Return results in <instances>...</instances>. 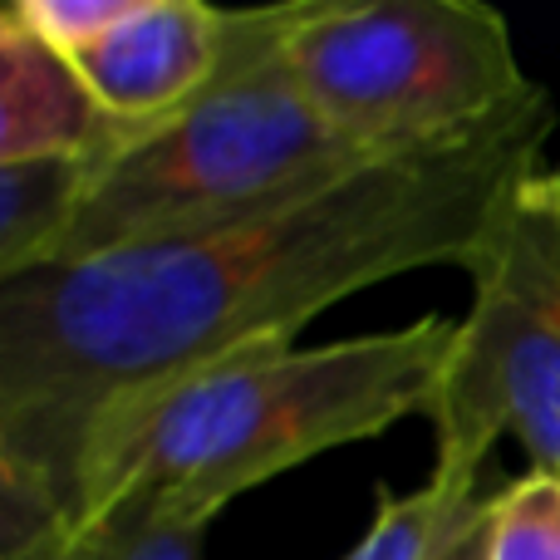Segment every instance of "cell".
<instances>
[{
	"label": "cell",
	"instance_id": "1",
	"mask_svg": "<svg viewBox=\"0 0 560 560\" xmlns=\"http://www.w3.org/2000/svg\"><path fill=\"white\" fill-rule=\"evenodd\" d=\"M556 98L384 153L212 232L0 280V463L69 502L108 408L256 349H295L329 305L423 266H472L541 167Z\"/></svg>",
	"mask_w": 560,
	"mask_h": 560
},
{
	"label": "cell",
	"instance_id": "2",
	"mask_svg": "<svg viewBox=\"0 0 560 560\" xmlns=\"http://www.w3.org/2000/svg\"><path fill=\"white\" fill-rule=\"evenodd\" d=\"M453 339V319L423 315L315 349L236 354L108 408L79 457L69 541L212 526L226 502L290 467L433 413Z\"/></svg>",
	"mask_w": 560,
	"mask_h": 560
},
{
	"label": "cell",
	"instance_id": "3",
	"mask_svg": "<svg viewBox=\"0 0 560 560\" xmlns=\"http://www.w3.org/2000/svg\"><path fill=\"white\" fill-rule=\"evenodd\" d=\"M310 5H256L232 69L177 118L98 163L49 266L212 232L384 158L339 133L290 69V35Z\"/></svg>",
	"mask_w": 560,
	"mask_h": 560
},
{
	"label": "cell",
	"instance_id": "4",
	"mask_svg": "<svg viewBox=\"0 0 560 560\" xmlns=\"http://www.w3.org/2000/svg\"><path fill=\"white\" fill-rule=\"evenodd\" d=\"M290 69L369 153L453 138L536 89L506 20L477 0H315Z\"/></svg>",
	"mask_w": 560,
	"mask_h": 560
},
{
	"label": "cell",
	"instance_id": "5",
	"mask_svg": "<svg viewBox=\"0 0 560 560\" xmlns=\"http://www.w3.org/2000/svg\"><path fill=\"white\" fill-rule=\"evenodd\" d=\"M467 276L472 305L428 413L433 472L477 482L512 433L532 472L560 482V163L516 187Z\"/></svg>",
	"mask_w": 560,
	"mask_h": 560
},
{
	"label": "cell",
	"instance_id": "6",
	"mask_svg": "<svg viewBox=\"0 0 560 560\" xmlns=\"http://www.w3.org/2000/svg\"><path fill=\"white\" fill-rule=\"evenodd\" d=\"M252 10H217L207 0H133L124 20L74 65L108 118L138 138L197 104L232 69L252 30Z\"/></svg>",
	"mask_w": 560,
	"mask_h": 560
},
{
	"label": "cell",
	"instance_id": "7",
	"mask_svg": "<svg viewBox=\"0 0 560 560\" xmlns=\"http://www.w3.org/2000/svg\"><path fill=\"white\" fill-rule=\"evenodd\" d=\"M133 143L118 118L94 98L79 65L0 15V167L39 158H114Z\"/></svg>",
	"mask_w": 560,
	"mask_h": 560
},
{
	"label": "cell",
	"instance_id": "8",
	"mask_svg": "<svg viewBox=\"0 0 560 560\" xmlns=\"http://www.w3.org/2000/svg\"><path fill=\"white\" fill-rule=\"evenodd\" d=\"M94 173L98 158H39L0 167V280L55 261Z\"/></svg>",
	"mask_w": 560,
	"mask_h": 560
},
{
	"label": "cell",
	"instance_id": "9",
	"mask_svg": "<svg viewBox=\"0 0 560 560\" xmlns=\"http://www.w3.org/2000/svg\"><path fill=\"white\" fill-rule=\"evenodd\" d=\"M477 502H482L477 482L443 472H433L413 492H378L374 522L345 560H438Z\"/></svg>",
	"mask_w": 560,
	"mask_h": 560
},
{
	"label": "cell",
	"instance_id": "10",
	"mask_svg": "<svg viewBox=\"0 0 560 560\" xmlns=\"http://www.w3.org/2000/svg\"><path fill=\"white\" fill-rule=\"evenodd\" d=\"M492 560H560V482L526 472L492 497Z\"/></svg>",
	"mask_w": 560,
	"mask_h": 560
},
{
	"label": "cell",
	"instance_id": "11",
	"mask_svg": "<svg viewBox=\"0 0 560 560\" xmlns=\"http://www.w3.org/2000/svg\"><path fill=\"white\" fill-rule=\"evenodd\" d=\"M128 5L133 0H15L5 10L25 30H35L45 45H55L59 55L79 59L89 45H98L124 20Z\"/></svg>",
	"mask_w": 560,
	"mask_h": 560
},
{
	"label": "cell",
	"instance_id": "12",
	"mask_svg": "<svg viewBox=\"0 0 560 560\" xmlns=\"http://www.w3.org/2000/svg\"><path fill=\"white\" fill-rule=\"evenodd\" d=\"M207 526H148V532L79 536L49 560H202Z\"/></svg>",
	"mask_w": 560,
	"mask_h": 560
},
{
	"label": "cell",
	"instance_id": "13",
	"mask_svg": "<svg viewBox=\"0 0 560 560\" xmlns=\"http://www.w3.org/2000/svg\"><path fill=\"white\" fill-rule=\"evenodd\" d=\"M438 560H492V497L472 506V516L457 526V536Z\"/></svg>",
	"mask_w": 560,
	"mask_h": 560
}]
</instances>
